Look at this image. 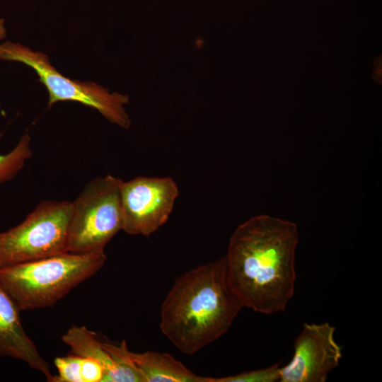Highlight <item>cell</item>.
Here are the masks:
<instances>
[{"instance_id": "cell-6", "label": "cell", "mask_w": 382, "mask_h": 382, "mask_svg": "<svg viewBox=\"0 0 382 382\" xmlns=\"http://www.w3.org/2000/svg\"><path fill=\"white\" fill-rule=\"evenodd\" d=\"M122 181L111 175L93 179L72 202L67 252L103 250L108 242L122 230Z\"/></svg>"}, {"instance_id": "cell-14", "label": "cell", "mask_w": 382, "mask_h": 382, "mask_svg": "<svg viewBox=\"0 0 382 382\" xmlns=\"http://www.w3.org/2000/svg\"><path fill=\"white\" fill-rule=\"evenodd\" d=\"M81 357L70 354L54 359L58 374L53 376L50 382H82L81 377Z\"/></svg>"}, {"instance_id": "cell-2", "label": "cell", "mask_w": 382, "mask_h": 382, "mask_svg": "<svg viewBox=\"0 0 382 382\" xmlns=\"http://www.w3.org/2000/svg\"><path fill=\"white\" fill-rule=\"evenodd\" d=\"M243 308L228 280L224 255L175 279L161 303L159 327L190 356L224 335Z\"/></svg>"}, {"instance_id": "cell-5", "label": "cell", "mask_w": 382, "mask_h": 382, "mask_svg": "<svg viewBox=\"0 0 382 382\" xmlns=\"http://www.w3.org/2000/svg\"><path fill=\"white\" fill-rule=\"evenodd\" d=\"M72 212V202H40L21 224L0 233V267L66 253Z\"/></svg>"}, {"instance_id": "cell-1", "label": "cell", "mask_w": 382, "mask_h": 382, "mask_svg": "<svg viewBox=\"0 0 382 382\" xmlns=\"http://www.w3.org/2000/svg\"><path fill=\"white\" fill-rule=\"evenodd\" d=\"M298 242L295 223L268 214L237 226L224 257L228 280L244 308L265 315L286 310L294 294Z\"/></svg>"}, {"instance_id": "cell-16", "label": "cell", "mask_w": 382, "mask_h": 382, "mask_svg": "<svg viewBox=\"0 0 382 382\" xmlns=\"http://www.w3.org/2000/svg\"><path fill=\"white\" fill-rule=\"evenodd\" d=\"M6 36V28L5 27V20L0 18V42Z\"/></svg>"}, {"instance_id": "cell-10", "label": "cell", "mask_w": 382, "mask_h": 382, "mask_svg": "<svg viewBox=\"0 0 382 382\" xmlns=\"http://www.w3.org/2000/svg\"><path fill=\"white\" fill-rule=\"evenodd\" d=\"M20 311L0 286V357L22 360L32 369L42 373L50 382L53 377L50 366L25 332Z\"/></svg>"}, {"instance_id": "cell-13", "label": "cell", "mask_w": 382, "mask_h": 382, "mask_svg": "<svg viewBox=\"0 0 382 382\" xmlns=\"http://www.w3.org/2000/svg\"><path fill=\"white\" fill-rule=\"evenodd\" d=\"M281 362L266 368L220 378L209 377V382H276L279 380Z\"/></svg>"}, {"instance_id": "cell-4", "label": "cell", "mask_w": 382, "mask_h": 382, "mask_svg": "<svg viewBox=\"0 0 382 382\" xmlns=\"http://www.w3.org/2000/svg\"><path fill=\"white\" fill-rule=\"evenodd\" d=\"M0 60L22 63L30 67L48 93V107L62 101L79 103L99 112L109 122L128 129L130 117L125 109L129 96L110 93L96 83L71 79L51 64L47 54L18 42L0 43Z\"/></svg>"}, {"instance_id": "cell-11", "label": "cell", "mask_w": 382, "mask_h": 382, "mask_svg": "<svg viewBox=\"0 0 382 382\" xmlns=\"http://www.w3.org/2000/svg\"><path fill=\"white\" fill-rule=\"evenodd\" d=\"M62 340L71 354L93 359L102 366L103 382H141L138 374L124 360L106 350L96 334L85 326L71 327Z\"/></svg>"}, {"instance_id": "cell-7", "label": "cell", "mask_w": 382, "mask_h": 382, "mask_svg": "<svg viewBox=\"0 0 382 382\" xmlns=\"http://www.w3.org/2000/svg\"><path fill=\"white\" fill-rule=\"evenodd\" d=\"M179 195L170 177L139 176L122 181V230L132 236H149L168 220Z\"/></svg>"}, {"instance_id": "cell-15", "label": "cell", "mask_w": 382, "mask_h": 382, "mask_svg": "<svg viewBox=\"0 0 382 382\" xmlns=\"http://www.w3.org/2000/svg\"><path fill=\"white\" fill-rule=\"evenodd\" d=\"M80 371L82 382H103L104 370L93 359L81 357Z\"/></svg>"}, {"instance_id": "cell-9", "label": "cell", "mask_w": 382, "mask_h": 382, "mask_svg": "<svg viewBox=\"0 0 382 382\" xmlns=\"http://www.w3.org/2000/svg\"><path fill=\"white\" fill-rule=\"evenodd\" d=\"M101 343L106 350L124 360L138 374L141 382H209V377L196 374L170 354L134 352L125 340L117 345Z\"/></svg>"}, {"instance_id": "cell-8", "label": "cell", "mask_w": 382, "mask_h": 382, "mask_svg": "<svg viewBox=\"0 0 382 382\" xmlns=\"http://www.w3.org/2000/svg\"><path fill=\"white\" fill-rule=\"evenodd\" d=\"M328 322L303 323L294 342L290 361L280 367L279 382H325L342 357Z\"/></svg>"}, {"instance_id": "cell-3", "label": "cell", "mask_w": 382, "mask_h": 382, "mask_svg": "<svg viewBox=\"0 0 382 382\" xmlns=\"http://www.w3.org/2000/svg\"><path fill=\"white\" fill-rule=\"evenodd\" d=\"M103 250L62 254L0 267V286L21 311L50 307L105 265Z\"/></svg>"}, {"instance_id": "cell-12", "label": "cell", "mask_w": 382, "mask_h": 382, "mask_svg": "<svg viewBox=\"0 0 382 382\" xmlns=\"http://www.w3.org/2000/svg\"><path fill=\"white\" fill-rule=\"evenodd\" d=\"M30 142L29 134H23L11 151L0 154V185L13 179L32 157Z\"/></svg>"}]
</instances>
